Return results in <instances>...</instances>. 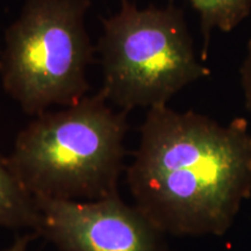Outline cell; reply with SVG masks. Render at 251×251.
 <instances>
[{"instance_id": "cell-7", "label": "cell", "mask_w": 251, "mask_h": 251, "mask_svg": "<svg viewBox=\"0 0 251 251\" xmlns=\"http://www.w3.org/2000/svg\"><path fill=\"white\" fill-rule=\"evenodd\" d=\"M199 15L202 49L200 58L206 61L212 33H230L251 13V0H186Z\"/></svg>"}, {"instance_id": "cell-4", "label": "cell", "mask_w": 251, "mask_h": 251, "mask_svg": "<svg viewBox=\"0 0 251 251\" xmlns=\"http://www.w3.org/2000/svg\"><path fill=\"white\" fill-rule=\"evenodd\" d=\"M90 6V0H26L6 29L2 87L26 114L67 107L86 97L94 52L85 26Z\"/></svg>"}, {"instance_id": "cell-1", "label": "cell", "mask_w": 251, "mask_h": 251, "mask_svg": "<svg viewBox=\"0 0 251 251\" xmlns=\"http://www.w3.org/2000/svg\"><path fill=\"white\" fill-rule=\"evenodd\" d=\"M127 169L134 205L165 235L222 236L251 196V131L168 105L147 112Z\"/></svg>"}, {"instance_id": "cell-3", "label": "cell", "mask_w": 251, "mask_h": 251, "mask_svg": "<svg viewBox=\"0 0 251 251\" xmlns=\"http://www.w3.org/2000/svg\"><path fill=\"white\" fill-rule=\"evenodd\" d=\"M98 46L100 91L126 112L168 105L184 87L211 76L196 54L184 12L172 4L140 8L121 0L118 13L103 20Z\"/></svg>"}, {"instance_id": "cell-5", "label": "cell", "mask_w": 251, "mask_h": 251, "mask_svg": "<svg viewBox=\"0 0 251 251\" xmlns=\"http://www.w3.org/2000/svg\"><path fill=\"white\" fill-rule=\"evenodd\" d=\"M35 200V233L61 251H169L166 235L119 194L93 201Z\"/></svg>"}, {"instance_id": "cell-8", "label": "cell", "mask_w": 251, "mask_h": 251, "mask_svg": "<svg viewBox=\"0 0 251 251\" xmlns=\"http://www.w3.org/2000/svg\"><path fill=\"white\" fill-rule=\"evenodd\" d=\"M241 87L243 91L244 105L251 113V40L248 43L247 54L241 65Z\"/></svg>"}, {"instance_id": "cell-9", "label": "cell", "mask_w": 251, "mask_h": 251, "mask_svg": "<svg viewBox=\"0 0 251 251\" xmlns=\"http://www.w3.org/2000/svg\"><path fill=\"white\" fill-rule=\"evenodd\" d=\"M33 238H34V235H30V234L18 237L17 240H15L14 242L7 248V249L2 251H28Z\"/></svg>"}, {"instance_id": "cell-6", "label": "cell", "mask_w": 251, "mask_h": 251, "mask_svg": "<svg viewBox=\"0 0 251 251\" xmlns=\"http://www.w3.org/2000/svg\"><path fill=\"white\" fill-rule=\"evenodd\" d=\"M39 219L35 198L15 176L7 157L0 155V227L35 231Z\"/></svg>"}, {"instance_id": "cell-2", "label": "cell", "mask_w": 251, "mask_h": 251, "mask_svg": "<svg viewBox=\"0 0 251 251\" xmlns=\"http://www.w3.org/2000/svg\"><path fill=\"white\" fill-rule=\"evenodd\" d=\"M127 113L109 107L101 91L41 113L17 135L8 164L34 198L93 201L119 194Z\"/></svg>"}]
</instances>
